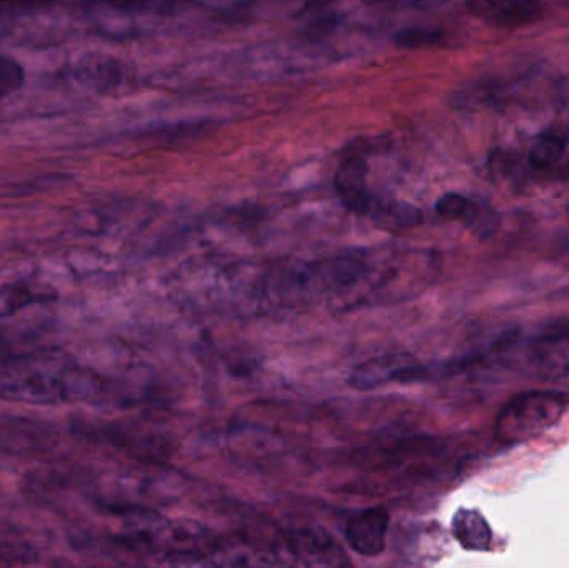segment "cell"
<instances>
[{
    "mask_svg": "<svg viewBox=\"0 0 569 568\" xmlns=\"http://www.w3.org/2000/svg\"><path fill=\"white\" fill-rule=\"evenodd\" d=\"M93 389L92 376L67 357L50 350L0 347V399L57 406L89 399Z\"/></svg>",
    "mask_w": 569,
    "mask_h": 568,
    "instance_id": "6da1fadb",
    "label": "cell"
},
{
    "mask_svg": "<svg viewBox=\"0 0 569 568\" xmlns=\"http://www.w3.org/2000/svg\"><path fill=\"white\" fill-rule=\"evenodd\" d=\"M568 403V397L560 392L515 397L498 416L495 436L503 444H520L541 436L563 417Z\"/></svg>",
    "mask_w": 569,
    "mask_h": 568,
    "instance_id": "7a4b0ae2",
    "label": "cell"
},
{
    "mask_svg": "<svg viewBox=\"0 0 569 568\" xmlns=\"http://www.w3.org/2000/svg\"><path fill=\"white\" fill-rule=\"evenodd\" d=\"M388 526V510L385 507H371L348 519L345 537L355 552L365 557H377L387 547Z\"/></svg>",
    "mask_w": 569,
    "mask_h": 568,
    "instance_id": "3957f363",
    "label": "cell"
},
{
    "mask_svg": "<svg viewBox=\"0 0 569 568\" xmlns=\"http://www.w3.org/2000/svg\"><path fill=\"white\" fill-rule=\"evenodd\" d=\"M471 13L500 29H520L543 17L540 0H470Z\"/></svg>",
    "mask_w": 569,
    "mask_h": 568,
    "instance_id": "277c9868",
    "label": "cell"
},
{
    "mask_svg": "<svg viewBox=\"0 0 569 568\" xmlns=\"http://www.w3.org/2000/svg\"><path fill=\"white\" fill-rule=\"evenodd\" d=\"M368 163L363 157L353 156L341 162L335 176V189L341 202L360 216L370 217L378 200L367 186Z\"/></svg>",
    "mask_w": 569,
    "mask_h": 568,
    "instance_id": "5b68a950",
    "label": "cell"
},
{
    "mask_svg": "<svg viewBox=\"0 0 569 568\" xmlns=\"http://www.w3.org/2000/svg\"><path fill=\"white\" fill-rule=\"evenodd\" d=\"M435 210L441 219L465 223L478 237L493 236L500 226V219L490 207L468 199L461 193H445L438 199Z\"/></svg>",
    "mask_w": 569,
    "mask_h": 568,
    "instance_id": "8992f818",
    "label": "cell"
},
{
    "mask_svg": "<svg viewBox=\"0 0 569 568\" xmlns=\"http://www.w3.org/2000/svg\"><path fill=\"white\" fill-rule=\"evenodd\" d=\"M410 360L405 356L377 357L361 363L351 372L348 383L357 390H371L383 383L395 382L398 370Z\"/></svg>",
    "mask_w": 569,
    "mask_h": 568,
    "instance_id": "52a82bcc",
    "label": "cell"
},
{
    "mask_svg": "<svg viewBox=\"0 0 569 568\" xmlns=\"http://www.w3.org/2000/svg\"><path fill=\"white\" fill-rule=\"evenodd\" d=\"M451 532L467 550H488L493 537L485 517L470 509H460L455 514Z\"/></svg>",
    "mask_w": 569,
    "mask_h": 568,
    "instance_id": "ba28073f",
    "label": "cell"
},
{
    "mask_svg": "<svg viewBox=\"0 0 569 568\" xmlns=\"http://www.w3.org/2000/svg\"><path fill=\"white\" fill-rule=\"evenodd\" d=\"M370 219L381 229L407 230L420 226L423 213L413 203L401 200H378Z\"/></svg>",
    "mask_w": 569,
    "mask_h": 568,
    "instance_id": "9c48e42d",
    "label": "cell"
},
{
    "mask_svg": "<svg viewBox=\"0 0 569 568\" xmlns=\"http://www.w3.org/2000/svg\"><path fill=\"white\" fill-rule=\"evenodd\" d=\"M50 293L40 292L26 282L6 283L0 286V317L16 316L33 303L49 300Z\"/></svg>",
    "mask_w": 569,
    "mask_h": 568,
    "instance_id": "30bf717a",
    "label": "cell"
},
{
    "mask_svg": "<svg viewBox=\"0 0 569 568\" xmlns=\"http://www.w3.org/2000/svg\"><path fill=\"white\" fill-rule=\"evenodd\" d=\"M565 153V140L560 137L548 136L538 140L531 149L530 163L537 170H548L557 166Z\"/></svg>",
    "mask_w": 569,
    "mask_h": 568,
    "instance_id": "8fae6325",
    "label": "cell"
},
{
    "mask_svg": "<svg viewBox=\"0 0 569 568\" xmlns=\"http://www.w3.org/2000/svg\"><path fill=\"white\" fill-rule=\"evenodd\" d=\"M443 40V33L430 27H408L395 37V43L403 49H423V47L437 46Z\"/></svg>",
    "mask_w": 569,
    "mask_h": 568,
    "instance_id": "7c38bea8",
    "label": "cell"
},
{
    "mask_svg": "<svg viewBox=\"0 0 569 568\" xmlns=\"http://www.w3.org/2000/svg\"><path fill=\"white\" fill-rule=\"evenodd\" d=\"M32 549L19 539L16 534L0 526V564L30 562Z\"/></svg>",
    "mask_w": 569,
    "mask_h": 568,
    "instance_id": "4fadbf2b",
    "label": "cell"
},
{
    "mask_svg": "<svg viewBox=\"0 0 569 568\" xmlns=\"http://www.w3.org/2000/svg\"><path fill=\"white\" fill-rule=\"evenodd\" d=\"M23 72L19 63L0 56V102L22 86Z\"/></svg>",
    "mask_w": 569,
    "mask_h": 568,
    "instance_id": "5bb4252c",
    "label": "cell"
},
{
    "mask_svg": "<svg viewBox=\"0 0 569 568\" xmlns=\"http://www.w3.org/2000/svg\"><path fill=\"white\" fill-rule=\"evenodd\" d=\"M110 6L117 7V9H142L150 0H106Z\"/></svg>",
    "mask_w": 569,
    "mask_h": 568,
    "instance_id": "9a60e30c",
    "label": "cell"
}]
</instances>
